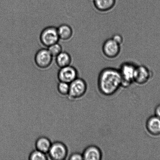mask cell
Here are the masks:
<instances>
[{
  "label": "cell",
  "mask_w": 160,
  "mask_h": 160,
  "mask_svg": "<svg viewBox=\"0 0 160 160\" xmlns=\"http://www.w3.org/2000/svg\"><path fill=\"white\" fill-rule=\"evenodd\" d=\"M122 87V79L119 69L106 67L102 70L98 75V87L100 93L111 96L116 93Z\"/></svg>",
  "instance_id": "6da1fadb"
},
{
  "label": "cell",
  "mask_w": 160,
  "mask_h": 160,
  "mask_svg": "<svg viewBox=\"0 0 160 160\" xmlns=\"http://www.w3.org/2000/svg\"><path fill=\"white\" fill-rule=\"evenodd\" d=\"M87 84L85 80L79 77L70 84V89L67 97L70 102L76 101L85 95Z\"/></svg>",
  "instance_id": "7a4b0ae2"
},
{
  "label": "cell",
  "mask_w": 160,
  "mask_h": 160,
  "mask_svg": "<svg viewBox=\"0 0 160 160\" xmlns=\"http://www.w3.org/2000/svg\"><path fill=\"white\" fill-rule=\"evenodd\" d=\"M137 65L134 62H125L119 69L122 79V87L127 88L134 82L135 74Z\"/></svg>",
  "instance_id": "3957f363"
},
{
  "label": "cell",
  "mask_w": 160,
  "mask_h": 160,
  "mask_svg": "<svg viewBox=\"0 0 160 160\" xmlns=\"http://www.w3.org/2000/svg\"><path fill=\"white\" fill-rule=\"evenodd\" d=\"M47 155L49 160H67L69 156L68 148L64 142L56 141L52 143Z\"/></svg>",
  "instance_id": "277c9868"
},
{
  "label": "cell",
  "mask_w": 160,
  "mask_h": 160,
  "mask_svg": "<svg viewBox=\"0 0 160 160\" xmlns=\"http://www.w3.org/2000/svg\"><path fill=\"white\" fill-rule=\"evenodd\" d=\"M59 38L57 28L49 26L44 28L40 33V40L43 46L48 48L51 45L59 42Z\"/></svg>",
  "instance_id": "5b68a950"
},
{
  "label": "cell",
  "mask_w": 160,
  "mask_h": 160,
  "mask_svg": "<svg viewBox=\"0 0 160 160\" xmlns=\"http://www.w3.org/2000/svg\"><path fill=\"white\" fill-rule=\"evenodd\" d=\"M53 59L52 56L46 48L39 50L36 53L34 58L36 65L42 69L49 68L51 65Z\"/></svg>",
  "instance_id": "8992f818"
},
{
  "label": "cell",
  "mask_w": 160,
  "mask_h": 160,
  "mask_svg": "<svg viewBox=\"0 0 160 160\" xmlns=\"http://www.w3.org/2000/svg\"><path fill=\"white\" fill-rule=\"evenodd\" d=\"M78 72L75 67L71 65L59 69L57 73L58 81L70 84L78 78Z\"/></svg>",
  "instance_id": "52a82bcc"
},
{
  "label": "cell",
  "mask_w": 160,
  "mask_h": 160,
  "mask_svg": "<svg viewBox=\"0 0 160 160\" xmlns=\"http://www.w3.org/2000/svg\"><path fill=\"white\" fill-rule=\"evenodd\" d=\"M103 55L108 58L113 59L118 57L121 52V45L112 38H108L103 43L102 48Z\"/></svg>",
  "instance_id": "ba28073f"
},
{
  "label": "cell",
  "mask_w": 160,
  "mask_h": 160,
  "mask_svg": "<svg viewBox=\"0 0 160 160\" xmlns=\"http://www.w3.org/2000/svg\"><path fill=\"white\" fill-rule=\"evenodd\" d=\"M151 70L143 65H137L135 74L134 82L143 85L148 82L152 77Z\"/></svg>",
  "instance_id": "9c48e42d"
},
{
  "label": "cell",
  "mask_w": 160,
  "mask_h": 160,
  "mask_svg": "<svg viewBox=\"0 0 160 160\" xmlns=\"http://www.w3.org/2000/svg\"><path fill=\"white\" fill-rule=\"evenodd\" d=\"M82 154L85 160H101L103 153L99 147L94 145H89L84 149Z\"/></svg>",
  "instance_id": "30bf717a"
},
{
  "label": "cell",
  "mask_w": 160,
  "mask_h": 160,
  "mask_svg": "<svg viewBox=\"0 0 160 160\" xmlns=\"http://www.w3.org/2000/svg\"><path fill=\"white\" fill-rule=\"evenodd\" d=\"M147 131L152 135L159 136L160 135V118L156 115L150 116L146 123Z\"/></svg>",
  "instance_id": "8fae6325"
},
{
  "label": "cell",
  "mask_w": 160,
  "mask_h": 160,
  "mask_svg": "<svg viewBox=\"0 0 160 160\" xmlns=\"http://www.w3.org/2000/svg\"><path fill=\"white\" fill-rule=\"evenodd\" d=\"M94 6L101 12H109L115 7L116 0H93Z\"/></svg>",
  "instance_id": "7c38bea8"
},
{
  "label": "cell",
  "mask_w": 160,
  "mask_h": 160,
  "mask_svg": "<svg viewBox=\"0 0 160 160\" xmlns=\"http://www.w3.org/2000/svg\"><path fill=\"white\" fill-rule=\"evenodd\" d=\"M52 143V142L48 138L44 136H40L36 141L35 149L47 154L51 148Z\"/></svg>",
  "instance_id": "4fadbf2b"
},
{
  "label": "cell",
  "mask_w": 160,
  "mask_h": 160,
  "mask_svg": "<svg viewBox=\"0 0 160 160\" xmlns=\"http://www.w3.org/2000/svg\"><path fill=\"white\" fill-rule=\"evenodd\" d=\"M59 40L67 41L73 37V31L71 27L67 24H63L57 28Z\"/></svg>",
  "instance_id": "5bb4252c"
},
{
  "label": "cell",
  "mask_w": 160,
  "mask_h": 160,
  "mask_svg": "<svg viewBox=\"0 0 160 160\" xmlns=\"http://www.w3.org/2000/svg\"><path fill=\"white\" fill-rule=\"evenodd\" d=\"M56 58V63L59 68L71 65L72 58L67 52L62 51Z\"/></svg>",
  "instance_id": "9a60e30c"
},
{
  "label": "cell",
  "mask_w": 160,
  "mask_h": 160,
  "mask_svg": "<svg viewBox=\"0 0 160 160\" xmlns=\"http://www.w3.org/2000/svg\"><path fill=\"white\" fill-rule=\"evenodd\" d=\"M48 155L37 149L31 152L28 158V160H48Z\"/></svg>",
  "instance_id": "2e32d148"
},
{
  "label": "cell",
  "mask_w": 160,
  "mask_h": 160,
  "mask_svg": "<svg viewBox=\"0 0 160 160\" xmlns=\"http://www.w3.org/2000/svg\"><path fill=\"white\" fill-rule=\"evenodd\" d=\"M48 49L53 58L56 57L63 51L62 45L59 42L48 47Z\"/></svg>",
  "instance_id": "e0dca14e"
},
{
  "label": "cell",
  "mask_w": 160,
  "mask_h": 160,
  "mask_svg": "<svg viewBox=\"0 0 160 160\" xmlns=\"http://www.w3.org/2000/svg\"><path fill=\"white\" fill-rule=\"evenodd\" d=\"M67 160H83V157L82 153L78 152H75L69 155Z\"/></svg>",
  "instance_id": "ac0fdd59"
},
{
  "label": "cell",
  "mask_w": 160,
  "mask_h": 160,
  "mask_svg": "<svg viewBox=\"0 0 160 160\" xmlns=\"http://www.w3.org/2000/svg\"><path fill=\"white\" fill-rule=\"evenodd\" d=\"M112 38L118 44L121 45L123 42V36L120 34H116L113 36Z\"/></svg>",
  "instance_id": "d6986e66"
},
{
  "label": "cell",
  "mask_w": 160,
  "mask_h": 160,
  "mask_svg": "<svg viewBox=\"0 0 160 160\" xmlns=\"http://www.w3.org/2000/svg\"><path fill=\"white\" fill-rule=\"evenodd\" d=\"M155 115L160 118V104L157 105L155 108Z\"/></svg>",
  "instance_id": "ffe728a7"
}]
</instances>
